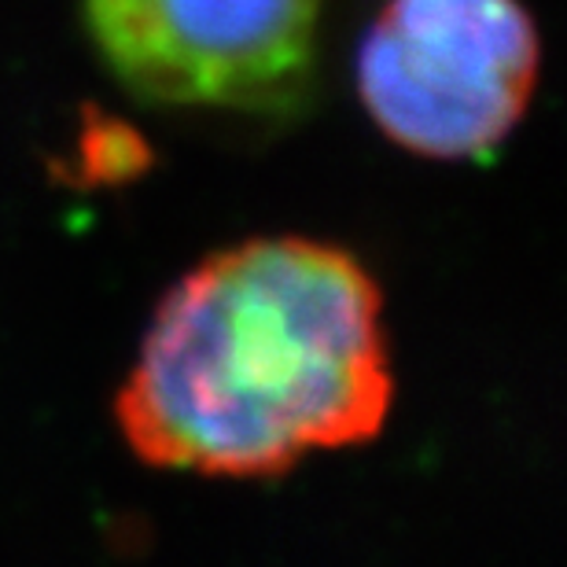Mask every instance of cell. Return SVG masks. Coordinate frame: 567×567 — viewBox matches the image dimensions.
<instances>
[{"mask_svg":"<svg viewBox=\"0 0 567 567\" xmlns=\"http://www.w3.org/2000/svg\"><path fill=\"white\" fill-rule=\"evenodd\" d=\"M324 0H82L104 66L144 104L299 115L313 93Z\"/></svg>","mask_w":567,"mask_h":567,"instance_id":"cell-3","label":"cell"},{"mask_svg":"<svg viewBox=\"0 0 567 567\" xmlns=\"http://www.w3.org/2000/svg\"><path fill=\"white\" fill-rule=\"evenodd\" d=\"M394 405L383 291L354 251L251 236L158 299L115 394L144 464L269 480L377 439Z\"/></svg>","mask_w":567,"mask_h":567,"instance_id":"cell-1","label":"cell"},{"mask_svg":"<svg viewBox=\"0 0 567 567\" xmlns=\"http://www.w3.org/2000/svg\"><path fill=\"white\" fill-rule=\"evenodd\" d=\"M538 82L542 33L524 0H383L354 60L369 122L431 163L497 152Z\"/></svg>","mask_w":567,"mask_h":567,"instance_id":"cell-2","label":"cell"}]
</instances>
